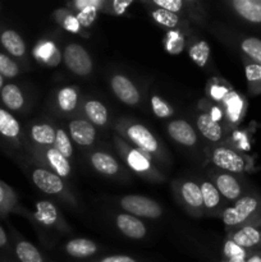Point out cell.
Here are the masks:
<instances>
[{"label": "cell", "instance_id": "obj_38", "mask_svg": "<svg viewBox=\"0 0 261 262\" xmlns=\"http://www.w3.org/2000/svg\"><path fill=\"white\" fill-rule=\"evenodd\" d=\"M53 147L58 150L59 152L67 159H71L73 156V143H72L71 137L63 128H56L55 141H54Z\"/></svg>", "mask_w": 261, "mask_h": 262}, {"label": "cell", "instance_id": "obj_2", "mask_svg": "<svg viewBox=\"0 0 261 262\" xmlns=\"http://www.w3.org/2000/svg\"><path fill=\"white\" fill-rule=\"evenodd\" d=\"M119 135L127 138L135 147L147 154L153 160L163 161L165 159L163 147L154 133L138 122H119L117 124Z\"/></svg>", "mask_w": 261, "mask_h": 262}, {"label": "cell", "instance_id": "obj_44", "mask_svg": "<svg viewBox=\"0 0 261 262\" xmlns=\"http://www.w3.org/2000/svg\"><path fill=\"white\" fill-rule=\"evenodd\" d=\"M230 87L225 83L224 81L223 82H212L209 84L207 87V94H209L210 99L214 100V101L219 102L222 104L224 101V99L227 97V95L229 94L230 91Z\"/></svg>", "mask_w": 261, "mask_h": 262}, {"label": "cell", "instance_id": "obj_21", "mask_svg": "<svg viewBox=\"0 0 261 262\" xmlns=\"http://www.w3.org/2000/svg\"><path fill=\"white\" fill-rule=\"evenodd\" d=\"M200 188H201L202 200H204L205 215L210 216H216L217 214L222 215L223 212V197L216 189V187L210 182L209 179H202L200 182Z\"/></svg>", "mask_w": 261, "mask_h": 262}, {"label": "cell", "instance_id": "obj_11", "mask_svg": "<svg viewBox=\"0 0 261 262\" xmlns=\"http://www.w3.org/2000/svg\"><path fill=\"white\" fill-rule=\"evenodd\" d=\"M209 181L216 187L223 199L227 201L235 202L243 196V186L234 174L215 168L209 171Z\"/></svg>", "mask_w": 261, "mask_h": 262}, {"label": "cell", "instance_id": "obj_49", "mask_svg": "<svg viewBox=\"0 0 261 262\" xmlns=\"http://www.w3.org/2000/svg\"><path fill=\"white\" fill-rule=\"evenodd\" d=\"M4 86H5V78L2 76V74H0V91H2L3 87Z\"/></svg>", "mask_w": 261, "mask_h": 262}, {"label": "cell", "instance_id": "obj_34", "mask_svg": "<svg viewBox=\"0 0 261 262\" xmlns=\"http://www.w3.org/2000/svg\"><path fill=\"white\" fill-rule=\"evenodd\" d=\"M243 64H245V74L247 79L248 92L251 95L261 94V64L253 63L248 58L243 56Z\"/></svg>", "mask_w": 261, "mask_h": 262}, {"label": "cell", "instance_id": "obj_39", "mask_svg": "<svg viewBox=\"0 0 261 262\" xmlns=\"http://www.w3.org/2000/svg\"><path fill=\"white\" fill-rule=\"evenodd\" d=\"M222 253L224 260H247L251 252L245 250V248L240 247L237 243H234L233 241L227 238L224 246H223Z\"/></svg>", "mask_w": 261, "mask_h": 262}, {"label": "cell", "instance_id": "obj_35", "mask_svg": "<svg viewBox=\"0 0 261 262\" xmlns=\"http://www.w3.org/2000/svg\"><path fill=\"white\" fill-rule=\"evenodd\" d=\"M210 45L202 38H197L189 42L188 45V55L191 60L193 61L196 66L204 68L210 60Z\"/></svg>", "mask_w": 261, "mask_h": 262}, {"label": "cell", "instance_id": "obj_36", "mask_svg": "<svg viewBox=\"0 0 261 262\" xmlns=\"http://www.w3.org/2000/svg\"><path fill=\"white\" fill-rule=\"evenodd\" d=\"M33 54H35L37 60L50 64V66H55L60 60V54H59L58 49L51 41H41V42H38L36 45Z\"/></svg>", "mask_w": 261, "mask_h": 262}, {"label": "cell", "instance_id": "obj_28", "mask_svg": "<svg viewBox=\"0 0 261 262\" xmlns=\"http://www.w3.org/2000/svg\"><path fill=\"white\" fill-rule=\"evenodd\" d=\"M55 128L49 123H36L30 127L28 136L33 147H51L55 141Z\"/></svg>", "mask_w": 261, "mask_h": 262}, {"label": "cell", "instance_id": "obj_25", "mask_svg": "<svg viewBox=\"0 0 261 262\" xmlns=\"http://www.w3.org/2000/svg\"><path fill=\"white\" fill-rule=\"evenodd\" d=\"M196 127L200 135L210 142H220L224 137V130L217 120L210 113H201L196 119Z\"/></svg>", "mask_w": 261, "mask_h": 262}, {"label": "cell", "instance_id": "obj_1", "mask_svg": "<svg viewBox=\"0 0 261 262\" xmlns=\"http://www.w3.org/2000/svg\"><path fill=\"white\" fill-rule=\"evenodd\" d=\"M220 217L228 230L243 225L261 228V199L255 194H243L232 206L225 207Z\"/></svg>", "mask_w": 261, "mask_h": 262}, {"label": "cell", "instance_id": "obj_6", "mask_svg": "<svg viewBox=\"0 0 261 262\" xmlns=\"http://www.w3.org/2000/svg\"><path fill=\"white\" fill-rule=\"evenodd\" d=\"M119 206L125 214L133 215L138 219H159L163 215V209L158 202L141 194H127L122 197Z\"/></svg>", "mask_w": 261, "mask_h": 262}, {"label": "cell", "instance_id": "obj_17", "mask_svg": "<svg viewBox=\"0 0 261 262\" xmlns=\"http://www.w3.org/2000/svg\"><path fill=\"white\" fill-rule=\"evenodd\" d=\"M105 4L106 0H77L69 4V7L73 8V12H76L77 19L79 20V25L82 28H87L95 22L99 12H105Z\"/></svg>", "mask_w": 261, "mask_h": 262}, {"label": "cell", "instance_id": "obj_13", "mask_svg": "<svg viewBox=\"0 0 261 262\" xmlns=\"http://www.w3.org/2000/svg\"><path fill=\"white\" fill-rule=\"evenodd\" d=\"M0 138L13 147H20L25 140L22 125L10 112L0 106Z\"/></svg>", "mask_w": 261, "mask_h": 262}, {"label": "cell", "instance_id": "obj_27", "mask_svg": "<svg viewBox=\"0 0 261 262\" xmlns=\"http://www.w3.org/2000/svg\"><path fill=\"white\" fill-rule=\"evenodd\" d=\"M230 8L235 14L250 23H261V0H232Z\"/></svg>", "mask_w": 261, "mask_h": 262}, {"label": "cell", "instance_id": "obj_47", "mask_svg": "<svg viewBox=\"0 0 261 262\" xmlns=\"http://www.w3.org/2000/svg\"><path fill=\"white\" fill-rule=\"evenodd\" d=\"M9 245V239H8V234L4 230V228L0 225V250H4Z\"/></svg>", "mask_w": 261, "mask_h": 262}, {"label": "cell", "instance_id": "obj_12", "mask_svg": "<svg viewBox=\"0 0 261 262\" xmlns=\"http://www.w3.org/2000/svg\"><path fill=\"white\" fill-rule=\"evenodd\" d=\"M150 3L161 9L176 13V14L183 17L184 19L191 18V19L201 22L205 14L201 3L192 2V0H151Z\"/></svg>", "mask_w": 261, "mask_h": 262}, {"label": "cell", "instance_id": "obj_4", "mask_svg": "<svg viewBox=\"0 0 261 262\" xmlns=\"http://www.w3.org/2000/svg\"><path fill=\"white\" fill-rule=\"evenodd\" d=\"M115 146L119 151V155L124 159L127 165L132 169L138 176H142L143 178L150 179V181H161L163 176L159 173L156 166L154 165L153 159L145 154L143 151L138 150L135 146H130L124 140L119 137H115Z\"/></svg>", "mask_w": 261, "mask_h": 262}, {"label": "cell", "instance_id": "obj_15", "mask_svg": "<svg viewBox=\"0 0 261 262\" xmlns=\"http://www.w3.org/2000/svg\"><path fill=\"white\" fill-rule=\"evenodd\" d=\"M228 239L233 241L240 247L252 252L261 248V228L256 225H243V227L228 230Z\"/></svg>", "mask_w": 261, "mask_h": 262}, {"label": "cell", "instance_id": "obj_16", "mask_svg": "<svg viewBox=\"0 0 261 262\" xmlns=\"http://www.w3.org/2000/svg\"><path fill=\"white\" fill-rule=\"evenodd\" d=\"M146 5H148V14H150V17L159 26H161L164 28H168L169 31L176 30L182 31V32H188L189 23L183 17L176 14V13L169 12V10L155 7L150 2L146 3Z\"/></svg>", "mask_w": 261, "mask_h": 262}, {"label": "cell", "instance_id": "obj_33", "mask_svg": "<svg viewBox=\"0 0 261 262\" xmlns=\"http://www.w3.org/2000/svg\"><path fill=\"white\" fill-rule=\"evenodd\" d=\"M78 90L76 87L66 86L58 90L55 96V104L63 113H73L78 106Z\"/></svg>", "mask_w": 261, "mask_h": 262}, {"label": "cell", "instance_id": "obj_50", "mask_svg": "<svg viewBox=\"0 0 261 262\" xmlns=\"http://www.w3.org/2000/svg\"><path fill=\"white\" fill-rule=\"evenodd\" d=\"M222 262H246V260H224L223 258Z\"/></svg>", "mask_w": 261, "mask_h": 262}, {"label": "cell", "instance_id": "obj_30", "mask_svg": "<svg viewBox=\"0 0 261 262\" xmlns=\"http://www.w3.org/2000/svg\"><path fill=\"white\" fill-rule=\"evenodd\" d=\"M83 113L86 119L97 127H104L109 119L106 106L99 100H87L83 105Z\"/></svg>", "mask_w": 261, "mask_h": 262}, {"label": "cell", "instance_id": "obj_42", "mask_svg": "<svg viewBox=\"0 0 261 262\" xmlns=\"http://www.w3.org/2000/svg\"><path fill=\"white\" fill-rule=\"evenodd\" d=\"M165 49L171 54L181 53L184 46V36L182 31H169L165 37Z\"/></svg>", "mask_w": 261, "mask_h": 262}, {"label": "cell", "instance_id": "obj_43", "mask_svg": "<svg viewBox=\"0 0 261 262\" xmlns=\"http://www.w3.org/2000/svg\"><path fill=\"white\" fill-rule=\"evenodd\" d=\"M56 14H58V22L60 23L67 31H69V32L72 33H81L82 26L79 25V20L77 19V17L73 13L59 10V12H56Z\"/></svg>", "mask_w": 261, "mask_h": 262}, {"label": "cell", "instance_id": "obj_31", "mask_svg": "<svg viewBox=\"0 0 261 262\" xmlns=\"http://www.w3.org/2000/svg\"><path fill=\"white\" fill-rule=\"evenodd\" d=\"M18 197L14 189L0 179V217H7L12 212H19Z\"/></svg>", "mask_w": 261, "mask_h": 262}, {"label": "cell", "instance_id": "obj_40", "mask_svg": "<svg viewBox=\"0 0 261 262\" xmlns=\"http://www.w3.org/2000/svg\"><path fill=\"white\" fill-rule=\"evenodd\" d=\"M150 106L154 114L160 119H165V118H170L174 114V109L166 100L163 97L154 95L150 99Z\"/></svg>", "mask_w": 261, "mask_h": 262}, {"label": "cell", "instance_id": "obj_24", "mask_svg": "<svg viewBox=\"0 0 261 262\" xmlns=\"http://www.w3.org/2000/svg\"><path fill=\"white\" fill-rule=\"evenodd\" d=\"M90 163L97 173L105 177H117L122 170L117 159L104 151L92 152L90 156Z\"/></svg>", "mask_w": 261, "mask_h": 262}, {"label": "cell", "instance_id": "obj_7", "mask_svg": "<svg viewBox=\"0 0 261 262\" xmlns=\"http://www.w3.org/2000/svg\"><path fill=\"white\" fill-rule=\"evenodd\" d=\"M31 219L40 225L41 228L48 230H58V232H68L69 228L66 220L61 216L60 211L51 201L42 200L35 204V210L30 214Z\"/></svg>", "mask_w": 261, "mask_h": 262}, {"label": "cell", "instance_id": "obj_41", "mask_svg": "<svg viewBox=\"0 0 261 262\" xmlns=\"http://www.w3.org/2000/svg\"><path fill=\"white\" fill-rule=\"evenodd\" d=\"M20 73V68L17 61L8 54L0 53V74L4 78H14Z\"/></svg>", "mask_w": 261, "mask_h": 262}, {"label": "cell", "instance_id": "obj_19", "mask_svg": "<svg viewBox=\"0 0 261 262\" xmlns=\"http://www.w3.org/2000/svg\"><path fill=\"white\" fill-rule=\"evenodd\" d=\"M222 105L224 118L230 125H238L242 122L246 114V107H247L245 97L241 96L234 90H230Z\"/></svg>", "mask_w": 261, "mask_h": 262}, {"label": "cell", "instance_id": "obj_10", "mask_svg": "<svg viewBox=\"0 0 261 262\" xmlns=\"http://www.w3.org/2000/svg\"><path fill=\"white\" fill-rule=\"evenodd\" d=\"M63 61L67 68L76 76L86 77L92 72L91 56L79 43H69L64 48Z\"/></svg>", "mask_w": 261, "mask_h": 262}, {"label": "cell", "instance_id": "obj_46", "mask_svg": "<svg viewBox=\"0 0 261 262\" xmlns=\"http://www.w3.org/2000/svg\"><path fill=\"white\" fill-rule=\"evenodd\" d=\"M97 262H137V260L127 255H113L106 256V257L101 258V260Z\"/></svg>", "mask_w": 261, "mask_h": 262}, {"label": "cell", "instance_id": "obj_5", "mask_svg": "<svg viewBox=\"0 0 261 262\" xmlns=\"http://www.w3.org/2000/svg\"><path fill=\"white\" fill-rule=\"evenodd\" d=\"M30 177L33 184L45 194L58 197V199L63 200V201L69 202L73 206L77 205L76 199L72 194V192L69 191L68 186L66 184L64 179L56 176L53 171L38 165L31 169Z\"/></svg>", "mask_w": 261, "mask_h": 262}, {"label": "cell", "instance_id": "obj_48", "mask_svg": "<svg viewBox=\"0 0 261 262\" xmlns=\"http://www.w3.org/2000/svg\"><path fill=\"white\" fill-rule=\"evenodd\" d=\"M246 262H261V252L258 251H252L250 253V256L247 257Z\"/></svg>", "mask_w": 261, "mask_h": 262}, {"label": "cell", "instance_id": "obj_45", "mask_svg": "<svg viewBox=\"0 0 261 262\" xmlns=\"http://www.w3.org/2000/svg\"><path fill=\"white\" fill-rule=\"evenodd\" d=\"M132 4L133 0H112V2H106V4H105V12L117 15L124 14L128 7H130Z\"/></svg>", "mask_w": 261, "mask_h": 262}, {"label": "cell", "instance_id": "obj_8", "mask_svg": "<svg viewBox=\"0 0 261 262\" xmlns=\"http://www.w3.org/2000/svg\"><path fill=\"white\" fill-rule=\"evenodd\" d=\"M32 155L37 164L48 170L53 171L60 178H69L72 174L71 161L61 155L58 150L51 147H32Z\"/></svg>", "mask_w": 261, "mask_h": 262}, {"label": "cell", "instance_id": "obj_9", "mask_svg": "<svg viewBox=\"0 0 261 262\" xmlns=\"http://www.w3.org/2000/svg\"><path fill=\"white\" fill-rule=\"evenodd\" d=\"M176 191L184 209L192 216H204L205 207L200 183L196 181H179L176 184Z\"/></svg>", "mask_w": 261, "mask_h": 262}, {"label": "cell", "instance_id": "obj_37", "mask_svg": "<svg viewBox=\"0 0 261 262\" xmlns=\"http://www.w3.org/2000/svg\"><path fill=\"white\" fill-rule=\"evenodd\" d=\"M241 51L253 63L261 64V40L257 37H245L240 42Z\"/></svg>", "mask_w": 261, "mask_h": 262}, {"label": "cell", "instance_id": "obj_3", "mask_svg": "<svg viewBox=\"0 0 261 262\" xmlns=\"http://www.w3.org/2000/svg\"><path fill=\"white\" fill-rule=\"evenodd\" d=\"M209 160L219 170L242 174L253 170V159L228 146H215L209 151Z\"/></svg>", "mask_w": 261, "mask_h": 262}, {"label": "cell", "instance_id": "obj_26", "mask_svg": "<svg viewBox=\"0 0 261 262\" xmlns=\"http://www.w3.org/2000/svg\"><path fill=\"white\" fill-rule=\"evenodd\" d=\"M0 101L8 112H22L26 106V96L22 89L14 83H5L0 91Z\"/></svg>", "mask_w": 261, "mask_h": 262}, {"label": "cell", "instance_id": "obj_23", "mask_svg": "<svg viewBox=\"0 0 261 262\" xmlns=\"http://www.w3.org/2000/svg\"><path fill=\"white\" fill-rule=\"evenodd\" d=\"M0 45L12 58L23 59L27 54V48L22 36L17 31L10 28H4L0 31Z\"/></svg>", "mask_w": 261, "mask_h": 262}, {"label": "cell", "instance_id": "obj_29", "mask_svg": "<svg viewBox=\"0 0 261 262\" xmlns=\"http://www.w3.org/2000/svg\"><path fill=\"white\" fill-rule=\"evenodd\" d=\"M67 255L73 258H89L99 251V247L91 239L86 238H74L68 241L64 246Z\"/></svg>", "mask_w": 261, "mask_h": 262}, {"label": "cell", "instance_id": "obj_20", "mask_svg": "<svg viewBox=\"0 0 261 262\" xmlns=\"http://www.w3.org/2000/svg\"><path fill=\"white\" fill-rule=\"evenodd\" d=\"M166 130H168V135L170 136L171 140H174L179 145L186 146V147H192V146L197 143L196 129L187 120H171L166 125Z\"/></svg>", "mask_w": 261, "mask_h": 262}, {"label": "cell", "instance_id": "obj_14", "mask_svg": "<svg viewBox=\"0 0 261 262\" xmlns=\"http://www.w3.org/2000/svg\"><path fill=\"white\" fill-rule=\"evenodd\" d=\"M110 86H112L113 94L123 104L135 106L140 102V91L132 79H129L124 74H114L110 79Z\"/></svg>", "mask_w": 261, "mask_h": 262}, {"label": "cell", "instance_id": "obj_32", "mask_svg": "<svg viewBox=\"0 0 261 262\" xmlns=\"http://www.w3.org/2000/svg\"><path fill=\"white\" fill-rule=\"evenodd\" d=\"M14 252L19 262H45L40 251L28 241L14 237Z\"/></svg>", "mask_w": 261, "mask_h": 262}, {"label": "cell", "instance_id": "obj_18", "mask_svg": "<svg viewBox=\"0 0 261 262\" xmlns=\"http://www.w3.org/2000/svg\"><path fill=\"white\" fill-rule=\"evenodd\" d=\"M68 132L72 142L77 143V145L82 146V147L92 146L95 142V138H96L95 125L91 124L84 118L72 119L68 124Z\"/></svg>", "mask_w": 261, "mask_h": 262}, {"label": "cell", "instance_id": "obj_22", "mask_svg": "<svg viewBox=\"0 0 261 262\" xmlns=\"http://www.w3.org/2000/svg\"><path fill=\"white\" fill-rule=\"evenodd\" d=\"M115 224L118 229L130 239H142L147 234V229L143 222L138 217L129 214H118L115 217Z\"/></svg>", "mask_w": 261, "mask_h": 262}]
</instances>
